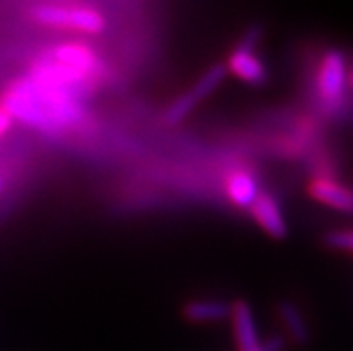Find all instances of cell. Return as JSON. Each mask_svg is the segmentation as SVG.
Returning <instances> with one entry per match:
<instances>
[{
	"mask_svg": "<svg viewBox=\"0 0 353 351\" xmlns=\"http://www.w3.org/2000/svg\"><path fill=\"white\" fill-rule=\"evenodd\" d=\"M0 106L13 120L45 133H61L86 119V110L77 95L32 76L9 86Z\"/></svg>",
	"mask_w": 353,
	"mask_h": 351,
	"instance_id": "cell-1",
	"label": "cell"
},
{
	"mask_svg": "<svg viewBox=\"0 0 353 351\" xmlns=\"http://www.w3.org/2000/svg\"><path fill=\"white\" fill-rule=\"evenodd\" d=\"M99 61L85 45H59L32 65L29 76L65 88L79 97L92 77L97 74Z\"/></svg>",
	"mask_w": 353,
	"mask_h": 351,
	"instance_id": "cell-2",
	"label": "cell"
},
{
	"mask_svg": "<svg viewBox=\"0 0 353 351\" xmlns=\"http://www.w3.org/2000/svg\"><path fill=\"white\" fill-rule=\"evenodd\" d=\"M36 23L65 31L99 34L106 27V18L92 6L83 4H36L29 9Z\"/></svg>",
	"mask_w": 353,
	"mask_h": 351,
	"instance_id": "cell-3",
	"label": "cell"
},
{
	"mask_svg": "<svg viewBox=\"0 0 353 351\" xmlns=\"http://www.w3.org/2000/svg\"><path fill=\"white\" fill-rule=\"evenodd\" d=\"M346 72L345 56L339 50H328L319 61L316 76V92L321 108L327 113H339L346 101Z\"/></svg>",
	"mask_w": 353,
	"mask_h": 351,
	"instance_id": "cell-4",
	"label": "cell"
},
{
	"mask_svg": "<svg viewBox=\"0 0 353 351\" xmlns=\"http://www.w3.org/2000/svg\"><path fill=\"white\" fill-rule=\"evenodd\" d=\"M259 27H251L250 31L244 34L241 43L230 54L228 65H226V70L235 74L239 79L246 81L250 85H262L268 77L264 63L255 54V43L259 41Z\"/></svg>",
	"mask_w": 353,
	"mask_h": 351,
	"instance_id": "cell-5",
	"label": "cell"
},
{
	"mask_svg": "<svg viewBox=\"0 0 353 351\" xmlns=\"http://www.w3.org/2000/svg\"><path fill=\"white\" fill-rule=\"evenodd\" d=\"M255 223L273 239H285L287 223L276 199L268 192H260L255 203L250 206Z\"/></svg>",
	"mask_w": 353,
	"mask_h": 351,
	"instance_id": "cell-6",
	"label": "cell"
},
{
	"mask_svg": "<svg viewBox=\"0 0 353 351\" xmlns=\"http://www.w3.org/2000/svg\"><path fill=\"white\" fill-rule=\"evenodd\" d=\"M309 194L316 201L341 212H353V190L330 176H318L309 185Z\"/></svg>",
	"mask_w": 353,
	"mask_h": 351,
	"instance_id": "cell-7",
	"label": "cell"
},
{
	"mask_svg": "<svg viewBox=\"0 0 353 351\" xmlns=\"http://www.w3.org/2000/svg\"><path fill=\"white\" fill-rule=\"evenodd\" d=\"M232 323L235 330V339H237L239 351H256L260 348L259 334H256V325L253 312L246 301H237L232 305Z\"/></svg>",
	"mask_w": 353,
	"mask_h": 351,
	"instance_id": "cell-8",
	"label": "cell"
},
{
	"mask_svg": "<svg viewBox=\"0 0 353 351\" xmlns=\"http://www.w3.org/2000/svg\"><path fill=\"white\" fill-rule=\"evenodd\" d=\"M226 194L239 208H250L259 197L260 190L255 178L246 170H235L226 179Z\"/></svg>",
	"mask_w": 353,
	"mask_h": 351,
	"instance_id": "cell-9",
	"label": "cell"
},
{
	"mask_svg": "<svg viewBox=\"0 0 353 351\" xmlns=\"http://www.w3.org/2000/svg\"><path fill=\"white\" fill-rule=\"evenodd\" d=\"M232 314V305L223 299H205V301H192L183 308L185 319L190 323H217L228 319Z\"/></svg>",
	"mask_w": 353,
	"mask_h": 351,
	"instance_id": "cell-10",
	"label": "cell"
},
{
	"mask_svg": "<svg viewBox=\"0 0 353 351\" xmlns=\"http://www.w3.org/2000/svg\"><path fill=\"white\" fill-rule=\"evenodd\" d=\"M278 314H280V319H282L283 326L287 328V332L291 334V337L298 343H307L309 341V328H307V323H305L301 312L291 305V303H282L278 307Z\"/></svg>",
	"mask_w": 353,
	"mask_h": 351,
	"instance_id": "cell-11",
	"label": "cell"
},
{
	"mask_svg": "<svg viewBox=\"0 0 353 351\" xmlns=\"http://www.w3.org/2000/svg\"><path fill=\"white\" fill-rule=\"evenodd\" d=\"M226 74H228L226 65H214V67L208 68V70L196 81V85H194L190 94L194 95V99H196L197 103H199V101H205L208 95H212L215 90L219 88L221 83H223L224 77H226Z\"/></svg>",
	"mask_w": 353,
	"mask_h": 351,
	"instance_id": "cell-12",
	"label": "cell"
},
{
	"mask_svg": "<svg viewBox=\"0 0 353 351\" xmlns=\"http://www.w3.org/2000/svg\"><path fill=\"white\" fill-rule=\"evenodd\" d=\"M197 101L194 99V95L190 92L187 94H181L172 101V103L167 106L165 110V122L169 126H176V124H181L185 119H187L190 113L194 112V108H196Z\"/></svg>",
	"mask_w": 353,
	"mask_h": 351,
	"instance_id": "cell-13",
	"label": "cell"
},
{
	"mask_svg": "<svg viewBox=\"0 0 353 351\" xmlns=\"http://www.w3.org/2000/svg\"><path fill=\"white\" fill-rule=\"evenodd\" d=\"M328 245L336 249H345L353 253V232H332L327 237Z\"/></svg>",
	"mask_w": 353,
	"mask_h": 351,
	"instance_id": "cell-14",
	"label": "cell"
},
{
	"mask_svg": "<svg viewBox=\"0 0 353 351\" xmlns=\"http://www.w3.org/2000/svg\"><path fill=\"white\" fill-rule=\"evenodd\" d=\"M13 122L14 120L11 119V115L0 106V138H4L9 133V129L13 128Z\"/></svg>",
	"mask_w": 353,
	"mask_h": 351,
	"instance_id": "cell-15",
	"label": "cell"
},
{
	"mask_svg": "<svg viewBox=\"0 0 353 351\" xmlns=\"http://www.w3.org/2000/svg\"><path fill=\"white\" fill-rule=\"evenodd\" d=\"M283 348L282 339H271L269 343L260 344V348L256 351H280Z\"/></svg>",
	"mask_w": 353,
	"mask_h": 351,
	"instance_id": "cell-16",
	"label": "cell"
},
{
	"mask_svg": "<svg viewBox=\"0 0 353 351\" xmlns=\"http://www.w3.org/2000/svg\"><path fill=\"white\" fill-rule=\"evenodd\" d=\"M348 79H350V83H352V86H353V68H352V72H350Z\"/></svg>",
	"mask_w": 353,
	"mask_h": 351,
	"instance_id": "cell-17",
	"label": "cell"
},
{
	"mask_svg": "<svg viewBox=\"0 0 353 351\" xmlns=\"http://www.w3.org/2000/svg\"><path fill=\"white\" fill-rule=\"evenodd\" d=\"M0 190H2V181H0Z\"/></svg>",
	"mask_w": 353,
	"mask_h": 351,
	"instance_id": "cell-18",
	"label": "cell"
}]
</instances>
